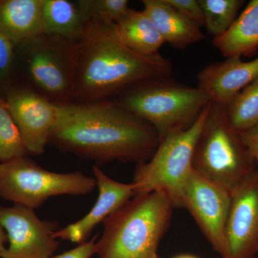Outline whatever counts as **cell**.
Instances as JSON below:
<instances>
[{
    "instance_id": "cell-1",
    "label": "cell",
    "mask_w": 258,
    "mask_h": 258,
    "mask_svg": "<svg viewBox=\"0 0 258 258\" xmlns=\"http://www.w3.org/2000/svg\"><path fill=\"white\" fill-rule=\"evenodd\" d=\"M63 152L105 163L137 164L150 159L159 144L157 131L115 99L60 104L49 140Z\"/></svg>"
},
{
    "instance_id": "cell-2",
    "label": "cell",
    "mask_w": 258,
    "mask_h": 258,
    "mask_svg": "<svg viewBox=\"0 0 258 258\" xmlns=\"http://www.w3.org/2000/svg\"><path fill=\"white\" fill-rule=\"evenodd\" d=\"M172 71L171 60L160 53L147 56L131 50L114 25L89 22L77 43L73 102L111 99L138 83L170 78Z\"/></svg>"
},
{
    "instance_id": "cell-3",
    "label": "cell",
    "mask_w": 258,
    "mask_h": 258,
    "mask_svg": "<svg viewBox=\"0 0 258 258\" xmlns=\"http://www.w3.org/2000/svg\"><path fill=\"white\" fill-rule=\"evenodd\" d=\"M175 208L161 191L135 195L103 222L99 258H159L158 248Z\"/></svg>"
},
{
    "instance_id": "cell-4",
    "label": "cell",
    "mask_w": 258,
    "mask_h": 258,
    "mask_svg": "<svg viewBox=\"0 0 258 258\" xmlns=\"http://www.w3.org/2000/svg\"><path fill=\"white\" fill-rule=\"evenodd\" d=\"M115 101L157 131L159 142L188 128L212 102L202 88L167 79L138 83L117 96Z\"/></svg>"
},
{
    "instance_id": "cell-5",
    "label": "cell",
    "mask_w": 258,
    "mask_h": 258,
    "mask_svg": "<svg viewBox=\"0 0 258 258\" xmlns=\"http://www.w3.org/2000/svg\"><path fill=\"white\" fill-rule=\"evenodd\" d=\"M193 169L231 191L257 170L255 161L232 125L225 108L211 102L193 156Z\"/></svg>"
},
{
    "instance_id": "cell-6",
    "label": "cell",
    "mask_w": 258,
    "mask_h": 258,
    "mask_svg": "<svg viewBox=\"0 0 258 258\" xmlns=\"http://www.w3.org/2000/svg\"><path fill=\"white\" fill-rule=\"evenodd\" d=\"M77 43L43 34L18 45L24 86L57 104L73 102Z\"/></svg>"
},
{
    "instance_id": "cell-7",
    "label": "cell",
    "mask_w": 258,
    "mask_h": 258,
    "mask_svg": "<svg viewBox=\"0 0 258 258\" xmlns=\"http://www.w3.org/2000/svg\"><path fill=\"white\" fill-rule=\"evenodd\" d=\"M209 105L192 124L169 134L159 142L149 160L137 164L132 182L135 195L161 191L171 199L175 208H181V191L193 170L194 152Z\"/></svg>"
},
{
    "instance_id": "cell-8",
    "label": "cell",
    "mask_w": 258,
    "mask_h": 258,
    "mask_svg": "<svg viewBox=\"0 0 258 258\" xmlns=\"http://www.w3.org/2000/svg\"><path fill=\"white\" fill-rule=\"evenodd\" d=\"M96 186L94 178L82 172H52L26 157L1 163L0 198L31 210L51 197L88 195Z\"/></svg>"
},
{
    "instance_id": "cell-9",
    "label": "cell",
    "mask_w": 258,
    "mask_h": 258,
    "mask_svg": "<svg viewBox=\"0 0 258 258\" xmlns=\"http://www.w3.org/2000/svg\"><path fill=\"white\" fill-rule=\"evenodd\" d=\"M231 192L193 169L181 191V208L187 209L212 248L227 256L225 230Z\"/></svg>"
},
{
    "instance_id": "cell-10",
    "label": "cell",
    "mask_w": 258,
    "mask_h": 258,
    "mask_svg": "<svg viewBox=\"0 0 258 258\" xmlns=\"http://www.w3.org/2000/svg\"><path fill=\"white\" fill-rule=\"evenodd\" d=\"M0 225L9 242L2 258H51L58 247L57 222L40 220L31 209L0 207Z\"/></svg>"
},
{
    "instance_id": "cell-11",
    "label": "cell",
    "mask_w": 258,
    "mask_h": 258,
    "mask_svg": "<svg viewBox=\"0 0 258 258\" xmlns=\"http://www.w3.org/2000/svg\"><path fill=\"white\" fill-rule=\"evenodd\" d=\"M5 100L28 154H43L57 124L60 104L20 84L12 88Z\"/></svg>"
},
{
    "instance_id": "cell-12",
    "label": "cell",
    "mask_w": 258,
    "mask_h": 258,
    "mask_svg": "<svg viewBox=\"0 0 258 258\" xmlns=\"http://www.w3.org/2000/svg\"><path fill=\"white\" fill-rule=\"evenodd\" d=\"M226 258L258 254V170L231 191L225 230Z\"/></svg>"
},
{
    "instance_id": "cell-13",
    "label": "cell",
    "mask_w": 258,
    "mask_h": 258,
    "mask_svg": "<svg viewBox=\"0 0 258 258\" xmlns=\"http://www.w3.org/2000/svg\"><path fill=\"white\" fill-rule=\"evenodd\" d=\"M93 172L99 190L94 206L79 221L56 231L54 234L55 238L82 243L87 240L97 225L104 222L110 215L135 196L132 183L118 182L107 176L97 166H93Z\"/></svg>"
},
{
    "instance_id": "cell-14",
    "label": "cell",
    "mask_w": 258,
    "mask_h": 258,
    "mask_svg": "<svg viewBox=\"0 0 258 258\" xmlns=\"http://www.w3.org/2000/svg\"><path fill=\"white\" fill-rule=\"evenodd\" d=\"M257 79L258 57L250 61L227 57L208 64L198 75V87L210 94L212 102L224 107Z\"/></svg>"
},
{
    "instance_id": "cell-15",
    "label": "cell",
    "mask_w": 258,
    "mask_h": 258,
    "mask_svg": "<svg viewBox=\"0 0 258 258\" xmlns=\"http://www.w3.org/2000/svg\"><path fill=\"white\" fill-rule=\"evenodd\" d=\"M42 0H0V32L16 46L43 35Z\"/></svg>"
},
{
    "instance_id": "cell-16",
    "label": "cell",
    "mask_w": 258,
    "mask_h": 258,
    "mask_svg": "<svg viewBox=\"0 0 258 258\" xmlns=\"http://www.w3.org/2000/svg\"><path fill=\"white\" fill-rule=\"evenodd\" d=\"M144 10L171 46L184 49L205 38L201 28L174 9L166 0H143Z\"/></svg>"
},
{
    "instance_id": "cell-17",
    "label": "cell",
    "mask_w": 258,
    "mask_h": 258,
    "mask_svg": "<svg viewBox=\"0 0 258 258\" xmlns=\"http://www.w3.org/2000/svg\"><path fill=\"white\" fill-rule=\"evenodd\" d=\"M217 50L229 57H249L258 49V0H251L227 32L214 37Z\"/></svg>"
},
{
    "instance_id": "cell-18",
    "label": "cell",
    "mask_w": 258,
    "mask_h": 258,
    "mask_svg": "<svg viewBox=\"0 0 258 258\" xmlns=\"http://www.w3.org/2000/svg\"><path fill=\"white\" fill-rule=\"evenodd\" d=\"M42 18L44 35L74 42L81 40L89 23L77 2L69 0H42Z\"/></svg>"
},
{
    "instance_id": "cell-19",
    "label": "cell",
    "mask_w": 258,
    "mask_h": 258,
    "mask_svg": "<svg viewBox=\"0 0 258 258\" xmlns=\"http://www.w3.org/2000/svg\"><path fill=\"white\" fill-rule=\"evenodd\" d=\"M114 27L122 42L141 55H157L165 43L155 24L144 10L137 11L130 8Z\"/></svg>"
},
{
    "instance_id": "cell-20",
    "label": "cell",
    "mask_w": 258,
    "mask_h": 258,
    "mask_svg": "<svg viewBox=\"0 0 258 258\" xmlns=\"http://www.w3.org/2000/svg\"><path fill=\"white\" fill-rule=\"evenodd\" d=\"M231 125L243 132L258 123V79L244 88L225 107Z\"/></svg>"
},
{
    "instance_id": "cell-21",
    "label": "cell",
    "mask_w": 258,
    "mask_h": 258,
    "mask_svg": "<svg viewBox=\"0 0 258 258\" xmlns=\"http://www.w3.org/2000/svg\"><path fill=\"white\" fill-rule=\"evenodd\" d=\"M205 16V27L214 37L223 35L237 18L243 0H198Z\"/></svg>"
},
{
    "instance_id": "cell-22",
    "label": "cell",
    "mask_w": 258,
    "mask_h": 258,
    "mask_svg": "<svg viewBox=\"0 0 258 258\" xmlns=\"http://www.w3.org/2000/svg\"><path fill=\"white\" fill-rule=\"evenodd\" d=\"M28 154L6 102L0 97V161L1 163L8 162L25 157Z\"/></svg>"
},
{
    "instance_id": "cell-23",
    "label": "cell",
    "mask_w": 258,
    "mask_h": 258,
    "mask_svg": "<svg viewBox=\"0 0 258 258\" xmlns=\"http://www.w3.org/2000/svg\"><path fill=\"white\" fill-rule=\"evenodd\" d=\"M88 22L116 25L128 10V0H79L77 2Z\"/></svg>"
},
{
    "instance_id": "cell-24",
    "label": "cell",
    "mask_w": 258,
    "mask_h": 258,
    "mask_svg": "<svg viewBox=\"0 0 258 258\" xmlns=\"http://www.w3.org/2000/svg\"><path fill=\"white\" fill-rule=\"evenodd\" d=\"M17 46L0 32V97L5 98L18 83L16 76Z\"/></svg>"
},
{
    "instance_id": "cell-25",
    "label": "cell",
    "mask_w": 258,
    "mask_h": 258,
    "mask_svg": "<svg viewBox=\"0 0 258 258\" xmlns=\"http://www.w3.org/2000/svg\"><path fill=\"white\" fill-rule=\"evenodd\" d=\"M166 2L200 28L205 27V16L198 0H166Z\"/></svg>"
},
{
    "instance_id": "cell-26",
    "label": "cell",
    "mask_w": 258,
    "mask_h": 258,
    "mask_svg": "<svg viewBox=\"0 0 258 258\" xmlns=\"http://www.w3.org/2000/svg\"><path fill=\"white\" fill-rule=\"evenodd\" d=\"M98 237V235H95L91 240L85 241L75 248L52 256L51 258H91L93 254H96V243Z\"/></svg>"
},
{
    "instance_id": "cell-27",
    "label": "cell",
    "mask_w": 258,
    "mask_h": 258,
    "mask_svg": "<svg viewBox=\"0 0 258 258\" xmlns=\"http://www.w3.org/2000/svg\"><path fill=\"white\" fill-rule=\"evenodd\" d=\"M241 138L255 161L258 170V123L252 128L240 132Z\"/></svg>"
},
{
    "instance_id": "cell-28",
    "label": "cell",
    "mask_w": 258,
    "mask_h": 258,
    "mask_svg": "<svg viewBox=\"0 0 258 258\" xmlns=\"http://www.w3.org/2000/svg\"><path fill=\"white\" fill-rule=\"evenodd\" d=\"M8 240V236L5 233L4 229L3 228L1 225H0V258H2L3 252H4L5 242Z\"/></svg>"
},
{
    "instance_id": "cell-29",
    "label": "cell",
    "mask_w": 258,
    "mask_h": 258,
    "mask_svg": "<svg viewBox=\"0 0 258 258\" xmlns=\"http://www.w3.org/2000/svg\"><path fill=\"white\" fill-rule=\"evenodd\" d=\"M172 258H199L197 256L192 255V254H179V255L175 256V257Z\"/></svg>"
},
{
    "instance_id": "cell-30",
    "label": "cell",
    "mask_w": 258,
    "mask_h": 258,
    "mask_svg": "<svg viewBox=\"0 0 258 258\" xmlns=\"http://www.w3.org/2000/svg\"><path fill=\"white\" fill-rule=\"evenodd\" d=\"M217 258H221V257H217ZM251 258H258V256H257H257H254V257H251Z\"/></svg>"
},
{
    "instance_id": "cell-31",
    "label": "cell",
    "mask_w": 258,
    "mask_h": 258,
    "mask_svg": "<svg viewBox=\"0 0 258 258\" xmlns=\"http://www.w3.org/2000/svg\"><path fill=\"white\" fill-rule=\"evenodd\" d=\"M0 168H1V163H0Z\"/></svg>"
}]
</instances>
